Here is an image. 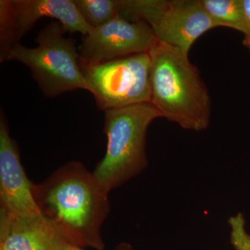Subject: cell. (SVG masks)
Here are the masks:
<instances>
[{
  "label": "cell",
  "mask_w": 250,
  "mask_h": 250,
  "mask_svg": "<svg viewBox=\"0 0 250 250\" xmlns=\"http://www.w3.org/2000/svg\"><path fill=\"white\" fill-rule=\"evenodd\" d=\"M160 117V113L149 103L104 111L106 150L93 172L105 192L109 194L147 167V129Z\"/></svg>",
  "instance_id": "cell-3"
},
{
  "label": "cell",
  "mask_w": 250,
  "mask_h": 250,
  "mask_svg": "<svg viewBox=\"0 0 250 250\" xmlns=\"http://www.w3.org/2000/svg\"><path fill=\"white\" fill-rule=\"evenodd\" d=\"M74 2L93 29L101 27L121 14L120 0H74Z\"/></svg>",
  "instance_id": "cell-12"
},
{
  "label": "cell",
  "mask_w": 250,
  "mask_h": 250,
  "mask_svg": "<svg viewBox=\"0 0 250 250\" xmlns=\"http://www.w3.org/2000/svg\"><path fill=\"white\" fill-rule=\"evenodd\" d=\"M59 236L42 215L18 217L0 212V250H56Z\"/></svg>",
  "instance_id": "cell-10"
},
{
  "label": "cell",
  "mask_w": 250,
  "mask_h": 250,
  "mask_svg": "<svg viewBox=\"0 0 250 250\" xmlns=\"http://www.w3.org/2000/svg\"><path fill=\"white\" fill-rule=\"evenodd\" d=\"M244 13L245 31L243 45L250 50V0H241Z\"/></svg>",
  "instance_id": "cell-14"
},
{
  "label": "cell",
  "mask_w": 250,
  "mask_h": 250,
  "mask_svg": "<svg viewBox=\"0 0 250 250\" xmlns=\"http://www.w3.org/2000/svg\"><path fill=\"white\" fill-rule=\"evenodd\" d=\"M56 250H85L83 248H80L70 244L65 241L62 236H59L56 244ZM112 250H133L132 246L127 243H122L116 246Z\"/></svg>",
  "instance_id": "cell-15"
},
{
  "label": "cell",
  "mask_w": 250,
  "mask_h": 250,
  "mask_svg": "<svg viewBox=\"0 0 250 250\" xmlns=\"http://www.w3.org/2000/svg\"><path fill=\"white\" fill-rule=\"evenodd\" d=\"M0 212L18 217L41 215L21 163L17 143L11 138L4 114L0 118Z\"/></svg>",
  "instance_id": "cell-9"
},
{
  "label": "cell",
  "mask_w": 250,
  "mask_h": 250,
  "mask_svg": "<svg viewBox=\"0 0 250 250\" xmlns=\"http://www.w3.org/2000/svg\"><path fill=\"white\" fill-rule=\"evenodd\" d=\"M97 106L104 111L150 100V58L134 54L97 64L80 61Z\"/></svg>",
  "instance_id": "cell-6"
},
{
  "label": "cell",
  "mask_w": 250,
  "mask_h": 250,
  "mask_svg": "<svg viewBox=\"0 0 250 250\" xmlns=\"http://www.w3.org/2000/svg\"><path fill=\"white\" fill-rule=\"evenodd\" d=\"M66 32L60 22L52 21L39 31L36 39L37 47L29 48L16 44L0 58V62L17 61L27 65L47 98L78 89L90 92L81 70L76 41L65 38Z\"/></svg>",
  "instance_id": "cell-4"
},
{
  "label": "cell",
  "mask_w": 250,
  "mask_h": 250,
  "mask_svg": "<svg viewBox=\"0 0 250 250\" xmlns=\"http://www.w3.org/2000/svg\"><path fill=\"white\" fill-rule=\"evenodd\" d=\"M217 27L232 28L243 34L244 13L241 0H200Z\"/></svg>",
  "instance_id": "cell-11"
},
{
  "label": "cell",
  "mask_w": 250,
  "mask_h": 250,
  "mask_svg": "<svg viewBox=\"0 0 250 250\" xmlns=\"http://www.w3.org/2000/svg\"><path fill=\"white\" fill-rule=\"evenodd\" d=\"M158 41L147 23L119 16L82 36L78 47L80 61L97 64L134 54H148Z\"/></svg>",
  "instance_id": "cell-8"
},
{
  "label": "cell",
  "mask_w": 250,
  "mask_h": 250,
  "mask_svg": "<svg viewBox=\"0 0 250 250\" xmlns=\"http://www.w3.org/2000/svg\"><path fill=\"white\" fill-rule=\"evenodd\" d=\"M43 18L57 20L67 32L86 35L93 28L85 22L74 0H1L0 58Z\"/></svg>",
  "instance_id": "cell-7"
},
{
  "label": "cell",
  "mask_w": 250,
  "mask_h": 250,
  "mask_svg": "<svg viewBox=\"0 0 250 250\" xmlns=\"http://www.w3.org/2000/svg\"><path fill=\"white\" fill-rule=\"evenodd\" d=\"M125 19L147 23L161 42L188 54L194 42L217 27L200 0H120Z\"/></svg>",
  "instance_id": "cell-5"
},
{
  "label": "cell",
  "mask_w": 250,
  "mask_h": 250,
  "mask_svg": "<svg viewBox=\"0 0 250 250\" xmlns=\"http://www.w3.org/2000/svg\"><path fill=\"white\" fill-rule=\"evenodd\" d=\"M42 216L67 243L104 250L101 229L109 214V194L82 162L59 167L41 183H32Z\"/></svg>",
  "instance_id": "cell-1"
},
{
  "label": "cell",
  "mask_w": 250,
  "mask_h": 250,
  "mask_svg": "<svg viewBox=\"0 0 250 250\" xmlns=\"http://www.w3.org/2000/svg\"><path fill=\"white\" fill-rule=\"evenodd\" d=\"M150 58V100L161 116L201 131L210 120V99L198 69L182 49L158 41Z\"/></svg>",
  "instance_id": "cell-2"
},
{
  "label": "cell",
  "mask_w": 250,
  "mask_h": 250,
  "mask_svg": "<svg viewBox=\"0 0 250 250\" xmlns=\"http://www.w3.org/2000/svg\"><path fill=\"white\" fill-rule=\"evenodd\" d=\"M230 241L236 250H250V234L246 230V220L241 213L230 217Z\"/></svg>",
  "instance_id": "cell-13"
}]
</instances>
